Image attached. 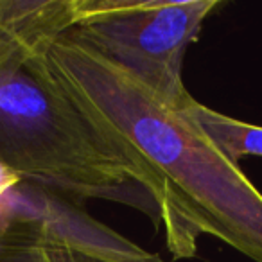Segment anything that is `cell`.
I'll list each match as a JSON object with an SVG mask.
<instances>
[{
	"label": "cell",
	"instance_id": "obj_6",
	"mask_svg": "<svg viewBox=\"0 0 262 262\" xmlns=\"http://www.w3.org/2000/svg\"><path fill=\"white\" fill-rule=\"evenodd\" d=\"M183 110L230 162L239 165L241 158L244 157L262 158V126L232 119L225 113L200 104L196 99L183 106Z\"/></svg>",
	"mask_w": 262,
	"mask_h": 262
},
{
	"label": "cell",
	"instance_id": "obj_4",
	"mask_svg": "<svg viewBox=\"0 0 262 262\" xmlns=\"http://www.w3.org/2000/svg\"><path fill=\"white\" fill-rule=\"evenodd\" d=\"M65 248L94 262H167L94 219L79 201L22 180L0 200V257Z\"/></svg>",
	"mask_w": 262,
	"mask_h": 262
},
{
	"label": "cell",
	"instance_id": "obj_1",
	"mask_svg": "<svg viewBox=\"0 0 262 262\" xmlns=\"http://www.w3.org/2000/svg\"><path fill=\"white\" fill-rule=\"evenodd\" d=\"M27 65L137 169L174 258H194L212 235L262 262V192L183 108L67 34Z\"/></svg>",
	"mask_w": 262,
	"mask_h": 262
},
{
	"label": "cell",
	"instance_id": "obj_3",
	"mask_svg": "<svg viewBox=\"0 0 262 262\" xmlns=\"http://www.w3.org/2000/svg\"><path fill=\"white\" fill-rule=\"evenodd\" d=\"M219 0H86L70 40L157 92L174 108L192 101L183 83V61Z\"/></svg>",
	"mask_w": 262,
	"mask_h": 262
},
{
	"label": "cell",
	"instance_id": "obj_5",
	"mask_svg": "<svg viewBox=\"0 0 262 262\" xmlns=\"http://www.w3.org/2000/svg\"><path fill=\"white\" fill-rule=\"evenodd\" d=\"M84 4L86 0H0V58H31L74 29Z\"/></svg>",
	"mask_w": 262,
	"mask_h": 262
},
{
	"label": "cell",
	"instance_id": "obj_7",
	"mask_svg": "<svg viewBox=\"0 0 262 262\" xmlns=\"http://www.w3.org/2000/svg\"><path fill=\"white\" fill-rule=\"evenodd\" d=\"M20 182H22V178H20L18 174H15L13 171H9L8 167H4V165L0 164V200H2V196H4L9 189H13V187Z\"/></svg>",
	"mask_w": 262,
	"mask_h": 262
},
{
	"label": "cell",
	"instance_id": "obj_2",
	"mask_svg": "<svg viewBox=\"0 0 262 262\" xmlns=\"http://www.w3.org/2000/svg\"><path fill=\"white\" fill-rule=\"evenodd\" d=\"M22 56L0 58V164L72 200H110L158 212L133 165L113 153L81 113Z\"/></svg>",
	"mask_w": 262,
	"mask_h": 262
}]
</instances>
